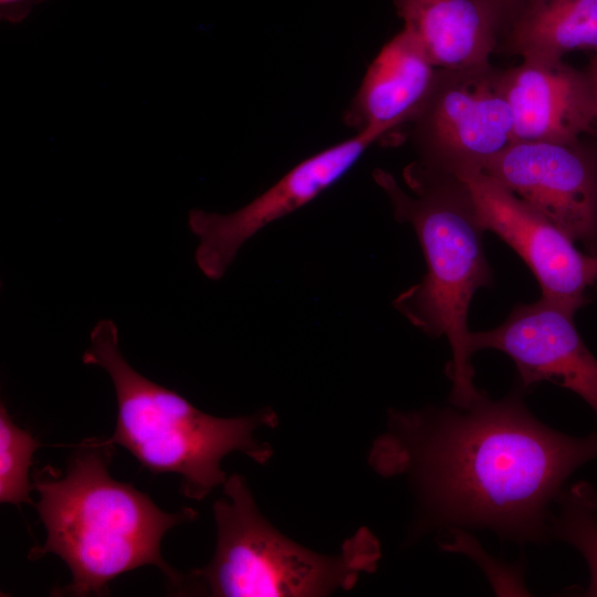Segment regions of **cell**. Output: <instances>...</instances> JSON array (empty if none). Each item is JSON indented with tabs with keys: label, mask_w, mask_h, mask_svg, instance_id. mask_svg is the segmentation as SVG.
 I'll return each instance as SVG.
<instances>
[{
	"label": "cell",
	"mask_w": 597,
	"mask_h": 597,
	"mask_svg": "<svg viewBox=\"0 0 597 597\" xmlns=\"http://www.w3.org/2000/svg\"><path fill=\"white\" fill-rule=\"evenodd\" d=\"M498 46L522 60L597 53V0H532L501 33Z\"/></svg>",
	"instance_id": "5bb4252c"
},
{
	"label": "cell",
	"mask_w": 597,
	"mask_h": 597,
	"mask_svg": "<svg viewBox=\"0 0 597 597\" xmlns=\"http://www.w3.org/2000/svg\"><path fill=\"white\" fill-rule=\"evenodd\" d=\"M113 443L91 438L77 444L65 474L51 467L36 471L33 489L40 494L36 509L46 530L42 546L29 558L53 553L69 566L72 582L52 591L59 596H104L114 577L154 565L176 588L184 574L160 554V542L171 527L197 516L191 507L164 512L132 484L108 473Z\"/></svg>",
	"instance_id": "7a4b0ae2"
},
{
	"label": "cell",
	"mask_w": 597,
	"mask_h": 597,
	"mask_svg": "<svg viewBox=\"0 0 597 597\" xmlns=\"http://www.w3.org/2000/svg\"><path fill=\"white\" fill-rule=\"evenodd\" d=\"M575 314L541 297L516 305L493 329L471 332L469 347L472 355L488 348L506 354L516 366L521 389L553 383L578 395L597 417V358L582 339Z\"/></svg>",
	"instance_id": "30bf717a"
},
{
	"label": "cell",
	"mask_w": 597,
	"mask_h": 597,
	"mask_svg": "<svg viewBox=\"0 0 597 597\" xmlns=\"http://www.w3.org/2000/svg\"><path fill=\"white\" fill-rule=\"evenodd\" d=\"M385 135L383 129L369 128L313 154L235 211L190 210L188 226L199 240L195 260L200 271L210 280H220L249 239L336 184Z\"/></svg>",
	"instance_id": "ba28073f"
},
{
	"label": "cell",
	"mask_w": 597,
	"mask_h": 597,
	"mask_svg": "<svg viewBox=\"0 0 597 597\" xmlns=\"http://www.w3.org/2000/svg\"><path fill=\"white\" fill-rule=\"evenodd\" d=\"M44 1L46 0H0V17L6 22L20 23Z\"/></svg>",
	"instance_id": "ac0fdd59"
},
{
	"label": "cell",
	"mask_w": 597,
	"mask_h": 597,
	"mask_svg": "<svg viewBox=\"0 0 597 597\" xmlns=\"http://www.w3.org/2000/svg\"><path fill=\"white\" fill-rule=\"evenodd\" d=\"M437 70L416 38L402 28L369 64L345 122L356 133L379 128L386 134L410 123L426 100Z\"/></svg>",
	"instance_id": "7c38bea8"
},
{
	"label": "cell",
	"mask_w": 597,
	"mask_h": 597,
	"mask_svg": "<svg viewBox=\"0 0 597 597\" xmlns=\"http://www.w3.org/2000/svg\"><path fill=\"white\" fill-rule=\"evenodd\" d=\"M404 29L420 43L437 69L486 65L500 29L480 0H394Z\"/></svg>",
	"instance_id": "4fadbf2b"
},
{
	"label": "cell",
	"mask_w": 597,
	"mask_h": 597,
	"mask_svg": "<svg viewBox=\"0 0 597 597\" xmlns=\"http://www.w3.org/2000/svg\"><path fill=\"white\" fill-rule=\"evenodd\" d=\"M514 142L572 143L597 127L596 103L585 72L559 60L523 59L502 71Z\"/></svg>",
	"instance_id": "8fae6325"
},
{
	"label": "cell",
	"mask_w": 597,
	"mask_h": 597,
	"mask_svg": "<svg viewBox=\"0 0 597 597\" xmlns=\"http://www.w3.org/2000/svg\"><path fill=\"white\" fill-rule=\"evenodd\" d=\"M492 13L500 29H504L519 15L532 0H480ZM500 38V36H499Z\"/></svg>",
	"instance_id": "e0dca14e"
},
{
	"label": "cell",
	"mask_w": 597,
	"mask_h": 597,
	"mask_svg": "<svg viewBox=\"0 0 597 597\" xmlns=\"http://www.w3.org/2000/svg\"><path fill=\"white\" fill-rule=\"evenodd\" d=\"M483 172L597 256V137L514 142Z\"/></svg>",
	"instance_id": "52a82bcc"
},
{
	"label": "cell",
	"mask_w": 597,
	"mask_h": 597,
	"mask_svg": "<svg viewBox=\"0 0 597 597\" xmlns=\"http://www.w3.org/2000/svg\"><path fill=\"white\" fill-rule=\"evenodd\" d=\"M40 443L19 428L6 406H0V501L20 505L32 503L29 480L32 455Z\"/></svg>",
	"instance_id": "2e32d148"
},
{
	"label": "cell",
	"mask_w": 597,
	"mask_h": 597,
	"mask_svg": "<svg viewBox=\"0 0 597 597\" xmlns=\"http://www.w3.org/2000/svg\"><path fill=\"white\" fill-rule=\"evenodd\" d=\"M549 538L575 547L584 557L590 580L583 596L597 597V490L586 481L565 488L555 501Z\"/></svg>",
	"instance_id": "9a60e30c"
},
{
	"label": "cell",
	"mask_w": 597,
	"mask_h": 597,
	"mask_svg": "<svg viewBox=\"0 0 597 597\" xmlns=\"http://www.w3.org/2000/svg\"><path fill=\"white\" fill-rule=\"evenodd\" d=\"M410 124L420 165L460 179L483 171L490 159L514 143L502 71L491 63L438 69Z\"/></svg>",
	"instance_id": "8992f818"
},
{
	"label": "cell",
	"mask_w": 597,
	"mask_h": 597,
	"mask_svg": "<svg viewBox=\"0 0 597 597\" xmlns=\"http://www.w3.org/2000/svg\"><path fill=\"white\" fill-rule=\"evenodd\" d=\"M373 177L388 197L396 220L415 230L427 263L422 280L400 293L394 306L425 334L447 338L449 401L467 408L483 392L473 384L469 307L476 290L492 283L482 242L485 230L470 189L462 179L418 161L404 170L409 190L387 170L377 168Z\"/></svg>",
	"instance_id": "3957f363"
},
{
	"label": "cell",
	"mask_w": 597,
	"mask_h": 597,
	"mask_svg": "<svg viewBox=\"0 0 597 597\" xmlns=\"http://www.w3.org/2000/svg\"><path fill=\"white\" fill-rule=\"evenodd\" d=\"M586 73L593 86L595 103H596V119H597V53L590 60Z\"/></svg>",
	"instance_id": "d6986e66"
},
{
	"label": "cell",
	"mask_w": 597,
	"mask_h": 597,
	"mask_svg": "<svg viewBox=\"0 0 597 597\" xmlns=\"http://www.w3.org/2000/svg\"><path fill=\"white\" fill-rule=\"evenodd\" d=\"M522 391L499 400L483 392L467 408L388 410L368 464L380 476L408 480L418 535L479 528L517 544L549 538L566 480L597 459V433L549 428L531 413Z\"/></svg>",
	"instance_id": "6da1fadb"
},
{
	"label": "cell",
	"mask_w": 597,
	"mask_h": 597,
	"mask_svg": "<svg viewBox=\"0 0 597 597\" xmlns=\"http://www.w3.org/2000/svg\"><path fill=\"white\" fill-rule=\"evenodd\" d=\"M83 362L104 368L115 388L117 421L107 440L126 448L153 473L179 474L185 496L202 500L223 485L228 476L220 464L231 452H241L260 464L271 459L272 447L260 441L255 432L277 426L272 408L232 418L199 410L127 363L114 321L100 320L94 325Z\"/></svg>",
	"instance_id": "277c9868"
},
{
	"label": "cell",
	"mask_w": 597,
	"mask_h": 597,
	"mask_svg": "<svg viewBox=\"0 0 597 597\" xmlns=\"http://www.w3.org/2000/svg\"><path fill=\"white\" fill-rule=\"evenodd\" d=\"M591 135H594L595 137H597V127H596V129L593 132Z\"/></svg>",
	"instance_id": "ffe728a7"
},
{
	"label": "cell",
	"mask_w": 597,
	"mask_h": 597,
	"mask_svg": "<svg viewBox=\"0 0 597 597\" xmlns=\"http://www.w3.org/2000/svg\"><path fill=\"white\" fill-rule=\"evenodd\" d=\"M480 222L510 245L535 275L542 297L575 312L597 287V256L582 252L564 231L483 171L461 178Z\"/></svg>",
	"instance_id": "9c48e42d"
},
{
	"label": "cell",
	"mask_w": 597,
	"mask_h": 597,
	"mask_svg": "<svg viewBox=\"0 0 597 597\" xmlns=\"http://www.w3.org/2000/svg\"><path fill=\"white\" fill-rule=\"evenodd\" d=\"M213 504L217 545L211 561L185 574L174 591L214 597H321L349 590L374 573L377 537L360 527L335 555L311 551L284 536L260 513L243 476L223 483Z\"/></svg>",
	"instance_id": "5b68a950"
}]
</instances>
